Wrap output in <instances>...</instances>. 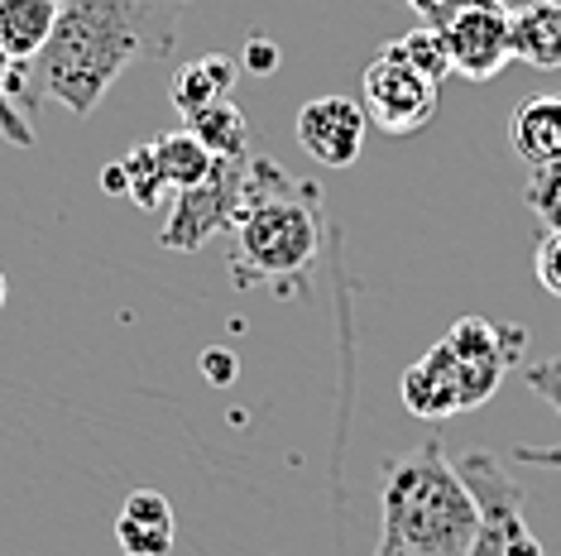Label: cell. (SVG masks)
<instances>
[{
	"label": "cell",
	"mask_w": 561,
	"mask_h": 556,
	"mask_svg": "<svg viewBox=\"0 0 561 556\" xmlns=\"http://www.w3.org/2000/svg\"><path fill=\"white\" fill-rule=\"evenodd\" d=\"M193 0H68L44 54L34 58V96L92 116L130 62H159L183 39Z\"/></svg>",
	"instance_id": "obj_1"
},
{
	"label": "cell",
	"mask_w": 561,
	"mask_h": 556,
	"mask_svg": "<svg viewBox=\"0 0 561 556\" xmlns=\"http://www.w3.org/2000/svg\"><path fill=\"white\" fill-rule=\"evenodd\" d=\"M322 250V193L308 178H288L274 159H250L245 201L231 225V274L240 288L264 283L278 293H308V269Z\"/></svg>",
	"instance_id": "obj_2"
},
{
	"label": "cell",
	"mask_w": 561,
	"mask_h": 556,
	"mask_svg": "<svg viewBox=\"0 0 561 556\" xmlns=\"http://www.w3.org/2000/svg\"><path fill=\"white\" fill-rule=\"evenodd\" d=\"M480 528L476 495L437 441L385 461L379 556H466Z\"/></svg>",
	"instance_id": "obj_3"
},
{
	"label": "cell",
	"mask_w": 561,
	"mask_h": 556,
	"mask_svg": "<svg viewBox=\"0 0 561 556\" xmlns=\"http://www.w3.org/2000/svg\"><path fill=\"white\" fill-rule=\"evenodd\" d=\"M466 489L476 495V509H480V528H476V542H470L466 556H547V547L538 542V533L528 528L523 518V485L504 471L490 451H466L456 461Z\"/></svg>",
	"instance_id": "obj_4"
},
{
	"label": "cell",
	"mask_w": 561,
	"mask_h": 556,
	"mask_svg": "<svg viewBox=\"0 0 561 556\" xmlns=\"http://www.w3.org/2000/svg\"><path fill=\"white\" fill-rule=\"evenodd\" d=\"M423 24H432L446 39L456 78L466 82H490L514 62L504 0H437V10Z\"/></svg>",
	"instance_id": "obj_5"
},
{
	"label": "cell",
	"mask_w": 561,
	"mask_h": 556,
	"mask_svg": "<svg viewBox=\"0 0 561 556\" xmlns=\"http://www.w3.org/2000/svg\"><path fill=\"white\" fill-rule=\"evenodd\" d=\"M245 178H250V159H216L202 183L173 193V211L159 231V245L178 250V255H197L207 240L231 235L240 201H245Z\"/></svg>",
	"instance_id": "obj_6"
},
{
	"label": "cell",
	"mask_w": 561,
	"mask_h": 556,
	"mask_svg": "<svg viewBox=\"0 0 561 556\" xmlns=\"http://www.w3.org/2000/svg\"><path fill=\"white\" fill-rule=\"evenodd\" d=\"M446 356H451L456 384H461V413L480 408L494 398V389L504 384V374L518 364L528 350V332L523 326H500L490 317H461L451 332L442 336Z\"/></svg>",
	"instance_id": "obj_7"
},
{
	"label": "cell",
	"mask_w": 561,
	"mask_h": 556,
	"mask_svg": "<svg viewBox=\"0 0 561 556\" xmlns=\"http://www.w3.org/2000/svg\"><path fill=\"white\" fill-rule=\"evenodd\" d=\"M360 86H365V120L385 135H417L423 125H432L442 101V86L423 78L413 62H403L389 44L365 68Z\"/></svg>",
	"instance_id": "obj_8"
},
{
	"label": "cell",
	"mask_w": 561,
	"mask_h": 556,
	"mask_svg": "<svg viewBox=\"0 0 561 556\" xmlns=\"http://www.w3.org/2000/svg\"><path fill=\"white\" fill-rule=\"evenodd\" d=\"M369 120L351 96H317L298 111V144L327 169H351L365 149Z\"/></svg>",
	"instance_id": "obj_9"
},
{
	"label": "cell",
	"mask_w": 561,
	"mask_h": 556,
	"mask_svg": "<svg viewBox=\"0 0 561 556\" xmlns=\"http://www.w3.org/2000/svg\"><path fill=\"white\" fill-rule=\"evenodd\" d=\"M173 537H178L173 503L163 499L159 489H135V495L121 503L116 542L125 556H169Z\"/></svg>",
	"instance_id": "obj_10"
},
{
	"label": "cell",
	"mask_w": 561,
	"mask_h": 556,
	"mask_svg": "<svg viewBox=\"0 0 561 556\" xmlns=\"http://www.w3.org/2000/svg\"><path fill=\"white\" fill-rule=\"evenodd\" d=\"M403 408L417 413V417H427V422L461 413V384H456L451 356H446L442 340L417 364H408V370H403Z\"/></svg>",
	"instance_id": "obj_11"
},
{
	"label": "cell",
	"mask_w": 561,
	"mask_h": 556,
	"mask_svg": "<svg viewBox=\"0 0 561 556\" xmlns=\"http://www.w3.org/2000/svg\"><path fill=\"white\" fill-rule=\"evenodd\" d=\"M508 144L528 169L561 163V96H533L508 116Z\"/></svg>",
	"instance_id": "obj_12"
},
{
	"label": "cell",
	"mask_w": 561,
	"mask_h": 556,
	"mask_svg": "<svg viewBox=\"0 0 561 556\" xmlns=\"http://www.w3.org/2000/svg\"><path fill=\"white\" fill-rule=\"evenodd\" d=\"M508 39L514 58L528 68H561V0H528L508 10Z\"/></svg>",
	"instance_id": "obj_13"
},
{
	"label": "cell",
	"mask_w": 561,
	"mask_h": 556,
	"mask_svg": "<svg viewBox=\"0 0 561 556\" xmlns=\"http://www.w3.org/2000/svg\"><path fill=\"white\" fill-rule=\"evenodd\" d=\"M44 101L34 96V62L0 54V139L15 149H34V116Z\"/></svg>",
	"instance_id": "obj_14"
},
{
	"label": "cell",
	"mask_w": 561,
	"mask_h": 556,
	"mask_svg": "<svg viewBox=\"0 0 561 556\" xmlns=\"http://www.w3.org/2000/svg\"><path fill=\"white\" fill-rule=\"evenodd\" d=\"M231 86H236V62L226 54H202L193 62L173 72L169 82V101L178 116H193L202 106H216V101H231Z\"/></svg>",
	"instance_id": "obj_15"
},
{
	"label": "cell",
	"mask_w": 561,
	"mask_h": 556,
	"mask_svg": "<svg viewBox=\"0 0 561 556\" xmlns=\"http://www.w3.org/2000/svg\"><path fill=\"white\" fill-rule=\"evenodd\" d=\"M58 24V0H0V54L34 62Z\"/></svg>",
	"instance_id": "obj_16"
},
{
	"label": "cell",
	"mask_w": 561,
	"mask_h": 556,
	"mask_svg": "<svg viewBox=\"0 0 561 556\" xmlns=\"http://www.w3.org/2000/svg\"><path fill=\"white\" fill-rule=\"evenodd\" d=\"M187 130L207 144L211 159H254V125L236 101H216V106L193 111Z\"/></svg>",
	"instance_id": "obj_17"
},
{
	"label": "cell",
	"mask_w": 561,
	"mask_h": 556,
	"mask_svg": "<svg viewBox=\"0 0 561 556\" xmlns=\"http://www.w3.org/2000/svg\"><path fill=\"white\" fill-rule=\"evenodd\" d=\"M154 144V159H159V169H163V178L173 183V193H183V187H193L202 183L211 173V154H207V144L193 135V130H169V135H159V139H149Z\"/></svg>",
	"instance_id": "obj_18"
},
{
	"label": "cell",
	"mask_w": 561,
	"mask_h": 556,
	"mask_svg": "<svg viewBox=\"0 0 561 556\" xmlns=\"http://www.w3.org/2000/svg\"><path fill=\"white\" fill-rule=\"evenodd\" d=\"M523 384H528L542 403H552L557 417H561V356L523 364ZM514 456L518 461H533V465H557V471H561V441H557V447H518Z\"/></svg>",
	"instance_id": "obj_19"
},
{
	"label": "cell",
	"mask_w": 561,
	"mask_h": 556,
	"mask_svg": "<svg viewBox=\"0 0 561 556\" xmlns=\"http://www.w3.org/2000/svg\"><path fill=\"white\" fill-rule=\"evenodd\" d=\"M121 163H125V178H130V201L135 207L154 211V207H163V201L173 197V183L163 178V169L154 159V144H135Z\"/></svg>",
	"instance_id": "obj_20"
},
{
	"label": "cell",
	"mask_w": 561,
	"mask_h": 556,
	"mask_svg": "<svg viewBox=\"0 0 561 556\" xmlns=\"http://www.w3.org/2000/svg\"><path fill=\"white\" fill-rule=\"evenodd\" d=\"M393 54H399L403 62H413L423 78H432V82H446V78H456V68H451V54H446V39L432 24H423V30H413V34H403V39H393L389 44Z\"/></svg>",
	"instance_id": "obj_21"
},
{
	"label": "cell",
	"mask_w": 561,
	"mask_h": 556,
	"mask_svg": "<svg viewBox=\"0 0 561 556\" xmlns=\"http://www.w3.org/2000/svg\"><path fill=\"white\" fill-rule=\"evenodd\" d=\"M523 197H528L533 217L542 221V231H561V163H542V169H533Z\"/></svg>",
	"instance_id": "obj_22"
},
{
	"label": "cell",
	"mask_w": 561,
	"mask_h": 556,
	"mask_svg": "<svg viewBox=\"0 0 561 556\" xmlns=\"http://www.w3.org/2000/svg\"><path fill=\"white\" fill-rule=\"evenodd\" d=\"M533 269H538V283L552 298H561V231H542L538 255H533Z\"/></svg>",
	"instance_id": "obj_23"
},
{
	"label": "cell",
	"mask_w": 561,
	"mask_h": 556,
	"mask_svg": "<svg viewBox=\"0 0 561 556\" xmlns=\"http://www.w3.org/2000/svg\"><path fill=\"white\" fill-rule=\"evenodd\" d=\"M278 58H284V54H278V44L270 39V34H250V39H245V68L250 72H260V78H264V72L278 68Z\"/></svg>",
	"instance_id": "obj_24"
},
{
	"label": "cell",
	"mask_w": 561,
	"mask_h": 556,
	"mask_svg": "<svg viewBox=\"0 0 561 556\" xmlns=\"http://www.w3.org/2000/svg\"><path fill=\"white\" fill-rule=\"evenodd\" d=\"M202 370H207V379H221V384H231V379H236L231 350H207V356H202Z\"/></svg>",
	"instance_id": "obj_25"
},
{
	"label": "cell",
	"mask_w": 561,
	"mask_h": 556,
	"mask_svg": "<svg viewBox=\"0 0 561 556\" xmlns=\"http://www.w3.org/2000/svg\"><path fill=\"white\" fill-rule=\"evenodd\" d=\"M101 193H111V197H130V178H125V163H106L101 169Z\"/></svg>",
	"instance_id": "obj_26"
},
{
	"label": "cell",
	"mask_w": 561,
	"mask_h": 556,
	"mask_svg": "<svg viewBox=\"0 0 561 556\" xmlns=\"http://www.w3.org/2000/svg\"><path fill=\"white\" fill-rule=\"evenodd\" d=\"M408 5H413V10H417V15H423V20H427V15H432V10H437V0H408Z\"/></svg>",
	"instance_id": "obj_27"
},
{
	"label": "cell",
	"mask_w": 561,
	"mask_h": 556,
	"mask_svg": "<svg viewBox=\"0 0 561 556\" xmlns=\"http://www.w3.org/2000/svg\"><path fill=\"white\" fill-rule=\"evenodd\" d=\"M5 298H10V278L0 274V308H5Z\"/></svg>",
	"instance_id": "obj_28"
},
{
	"label": "cell",
	"mask_w": 561,
	"mask_h": 556,
	"mask_svg": "<svg viewBox=\"0 0 561 556\" xmlns=\"http://www.w3.org/2000/svg\"><path fill=\"white\" fill-rule=\"evenodd\" d=\"M504 5H508V10H518V5H528V0H504Z\"/></svg>",
	"instance_id": "obj_29"
},
{
	"label": "cell",
	"mask_w": 561,
	"mask_h": 556,
	"mask_svg": "<svg viewBox=\"0 0 561 556\" xmlns=\"http://www.w3.org/2000/svg\"><path fill=\"white\" fill-rule=\"evenodd\" d=\"M58 5H68V0H58Z\"/></svg>",
	"instance_id": "obj_30"
}]
</instances>
